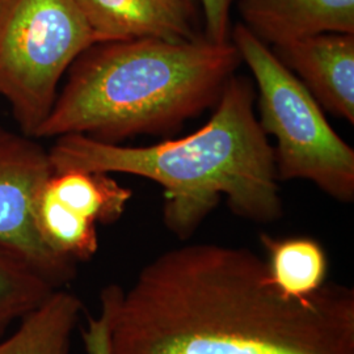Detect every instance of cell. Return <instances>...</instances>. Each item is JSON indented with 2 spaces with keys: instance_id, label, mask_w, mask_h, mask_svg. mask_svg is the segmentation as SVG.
Here are the masks:
<instances>
[{
  "instance_id": "10",
  "label": "cell",
  "mask_w": 354,
  "mask_h": 354,
  "mask_svg": "<svg viewBox=\"0 0 354 354\" xmlns=\"http://www.w3.org/2000/svg\"><path fill=\"white\" fill-rule=\"evenodd\" d=\"M250 32L269 46L322 33L354 35V0H239Z\"/></svg>"
},
{
  "instance_id": "3",
  "label": "cell",
  "mask_w": 354,
  "mask_h": 354,
  "mask_svg": "<svg viewBox=\"0 0 354 354\" xmlns=\"http://www.w3.org/2000/svg\"><path fill=\"white\" fill-rule=\"evenodd\" d=\"M241 64L231 41L134 38L91 45L67 71L35 138L105 143L175 131L214 106Z\"/></svg>"
},
{
  "instance_id": "7",
  "label": "cell",
  "mask_w": 354,
  "mask_h": 354,
  "mask_svg": "<svg viewBox=\"0 0 354 354\" xmlns=\"http://www.w3.org/2000/svg\"><path fill=\"white\" fill-rule=\"evenodd\" d=\"M36 140L0 125V247L62 289L75 279L77 266L51 252L35 226V200L53 172L49 150Z\"/></svg>"
},
{
  "instance_id": "15",
  "label": "cell",
  "mask_w": 354,
  "mask_h": 354,
  "mask_svg": "<svg viewBox=\"0 0 354 354\" xmlns=\"http://www.w3.org/2000/svg\"><path fill=\"white\" fill-rule=\"evenodd\" d=\"M86 352L88 354H111L108 320L100 311L97 317H89L88 326L82 333Z\"/></svg>"
},
{
  "instance_id": "8",
  "label": "cell",
  "mask_w": 354,
  "mask_h": 354,
  "mask_svg": "<svg viewBox=\"0 0 354 354\" xmlns=\"http://www.w3.org/2000/svg\"><path fill=\"white\" fill-rule=\"evenodd\" d=\"M270 49L323 109L354 124V35L322 33Z\"/></svg>"
},
{
  "instance_id": "16",
  "label": "cell",
  "mask_w": 354,
  "mask_h": 354,
  "mask_svg": "<svg viewBox=\"0 0 354 354\" xmlns=\"http://www.w3.org/2000/svg\"><path fill=\"white\" fill-rule=\"evenodd\" d=\"M183 1H185L189 7H192L193 10H196V3H197V0H183Z\"/></svg>"
},
{
  "instance_id": "12",
  "label": "cell",
  "mask_w": 354,
  "mask_h": 354,
  "mask_svg": "<svg viewBox=\"0 0 354 354\" xmlns=\"http://www.w3.org/2000/svg\"><path fill=\"white\" fill-rule=\"evenodd\" d=\"M266 266L274 286L290 298L306 299L317 294L328 274V259L320 243L311 238H273L263 234Z\"/></svg>"
},
{
  "instance_id": "4",
  "label": "cell",
  "mask_w": 354,
  "mask_h": 354,
  "mask_svg": "<svg viewBox=\"0 0 354 354\" xmlns=\"http://www.w3.org/2000/svg\"><path fill=\"white\" fill-rule=\"evenodd\" d=\"M259 93V124L273 137L279 181L307 180L329 197L354 200V150L329 125L323 108L269 45L243 24L230 39Z\"/></svg>"
},
{
  "instance_id": "9",
  "label": "cell",
  "mask_w": 354,
  "mask_h": 354,
  "mask_svg": "<svg viewBox=\"0 0 354 354\" xmlns=\"http://www.w3.org/2000/svg\"><path fill=\"white\" fill-rule=\"evenodd\" d=\"M93 33L105 41H192L196 10L183 0H74Z\"/></svg>"
},
{
  "instance_id": "13",
  "label": "cell",
  "mask_w": 354,
  "mask_h": 354,
  "mask_svg": "<svg viewBox=\"0 0 354 354\" xmlns=\"http://www.w3.org/2000/svg\"><path fill=\"white\" fill-rule=\"evenodd\" d=\"M57 288L26 260L0 247V340Z\"/></svg>"
},
{
  "instance_id": "5",
  "label": "cell",
  "mask_w": 354,
  "mask_h": 354,
  "mask_svg": "<svg viewBox=\"0 0 354 354\" xmlns=\"http://www.w3.org/2000/svg\"><path fill=\"white\" fill-rule=\"evenodd\" d=\"M100 42L74 0H0V96L36 136L76 58Z\"/></svg>"
},
{
  "instance_id": "2",
  "label": "cell",
  "mask_w": 354,
  "mask_h": 354,
  "mask_svg": "<svg viewBox=\"0 0 354 354\" xmlns=\"http://www.w3.org/2000/svg\"><path fill=\"white\" fill-rule=\"evenodd\" d=\"M254 99L252 82L232 75L214 113L189 136L140 147L80 134L62 136L49 150L51 168L127 174L155 181L165 189V225L183 241L223 197L243 219L273 222L282 215L279 180L273 146L254 113Z\"/></svg>"
},
{
  "instance_id": "14",
  "label": "cell",
  "mask_w": 354,
  "mask_h": 354,
  "mask_svg": "<svg viewBox=\"0 0 354 354\" xmlns=\"http://www.w3.org/2000/svg\"><path fill=\"white\" fill-rule=\"evenodd\" d=\"M205 19V35L210 42H228L230 33V8L232 0H200Z\"/></svg>"
},
{
  "instance_id": "11",
  "label": "cell",
  "mask_w": 354,
  "mask_h": 354,
  "mask_svg": "<svg viewBox=\"0 0 354 354\" xmlns=\"http://www.w3.org/2000/svg\"><path fill=\"white\" fill-rule=\"evenodd\" d=\"M82 311L83 304L75 294L53 291L13 333L0 340V354H70Z\"/></svg>"
},
{
  "instance_id": "6",
  "label": "cell",
  "mask_w": 354,
  "mask_h": 354,
  "mask_svg": "<svg viewBox=\"0 0 354 354\" xmlns=\"http://www.w3.org/2000/svg\"><path fill=\"white\" fill-rule=\"evenodd\" d=\"M131 196L111 174L53 171L35 200V226L51 252L77 266L97 252V226L117 222Z\"/></svg>"
},
{
  "instance_id": "1",
  "label": "cell",
  "mask_w": 354,
  "mask_h": 354,
  "mask_svg": "<svg viewBox=\"0 0 354 354\" xmlns=\"http://www.w3.org/2000/svg\"><path fill=\"white\" fill-rule=\"evenodd\" d=\"M111 354H354L353 289L282 294L266 259L212 243L165 251L100 294Z\"/></svg>"
}]
</instances>
